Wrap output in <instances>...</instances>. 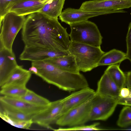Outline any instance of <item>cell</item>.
I'll return each instance as SVG.
<instances>
[{"label": "cell", "instance_id": "obj_1", "mask_svg": "<svg viewBox=\"0 0 131 131\" xmlns=\"http://www.w3.org/2000/svg\"><path fill=\"white\" fill-rule=\"evenodd\" d=\"M67 29L58 19L35 13L26 18L22 29L21 38L25 46L67 51L71 40Z\"/></svg>", "mask_w": 131, "mask_h": 131}, {"label": "cell", "instance_id": "obj_2", "mask_svg": "<svg viewBox=\"0 0 131 131\" xmlns=\"http://www.w3.org/2000/svg\"><path fill=\"white\" fill-rule=\"evenodd\" d=\"M31 64L38 69L37 75L63 90L74 92L89 87L86 79L80 73L64 71L44 61L32 62Z\"/></svg>", "mask_w": 131, "mask_h": 131}, {"label": "cell", "instance_id": "obj_3", "mask_svg": "<svg viewBox=\"0 0 131 131\" xmlns=\"http://www.w3.org/2000/svg\"><path fill=\"white\" fill-rule=\"evenodd\" d=\"M68 50L73 55L80 71L86 72L98 67L105 52L100 47H96L71 41Z\"/></svg>", "mask_w": 131, "mask_h": 131}, {"label": "cell", "instance_id": "obj_4", "mask_svg": "<svg viewBox=\"0 0 131 131\" xmlns=\"http://www.w3.org/2000/svg\"><path fill=\"white\" fill-rule=\"evenodd\" d=\"M71 41L96 47H100L103 38L96 25L88 20L69 25Z\"/></svg>", "mask_w": 131, "mask_h": 131}, {"label": "cell", "instance_id": "obj_5", "mask_svg": "<svg viewBox=\"0 0 131 131\" xmlns=\"http://www.w3.org/2000/svg\"><path fill=\"white\" fill-rule=\"evenodd\" d=\"M26 18L25 16L19 15L10 12L0 21V41L5 48L13 50L14 41L18 33L22 28Z\"/></svg>", "mask_w": 131, "mask_h": 131}, {"label": "cell", "instance_id": "obj_6", "mask_svg": "<svg viewBox=\"0 0 131 131\" xmlns=\"http://www.w3.org/2000/svg\"><path fill=\"white\" fill-rule=\"evenodd\" d=\"M93 96L82 104L62 114L56 124L61 126L72 127L82 125L89 121L91 101Z\"/></svg>", "mask_w": 131, "mask_h": 131}, {"label": "cell", "instance_id": "obj_7", "mask_svg": "<svg viewBox=\"0 0 131 131\" xmlns=\"http://www.w3.org/2000/svg\"><path fill=\"white\" fill-rule=\"evenodd\" d=\"M117 99L95 93L92 100L89 121L107 120L118 105Z\"/></svg>", "mask_w": 131, "mask_h": 131}, {"label": "cell", "instance_id": "obj_8", "mask_svg": "<svg viewBox=\"0 0 131 131\" xmlns=\"http://www.w3.org/2000/svg\"><path fill=\"white\" fill-rule=\"evenodd\" d=\"M63 107V98L50 102L45 108L33 115V123L52 129L50 125L56 123L62 115Z\"/></svg>", "mask_w": 131, "mask_h": 131}, {"label": "cell", "instance_id": "obj_9", "mask_svg": "<svg viewBox=\"0 0 131 131\" xmlns=\"http://www.w3.org/2000/svg\"><path fill=\"white\" fill-rule=\"evenodd\" d=\"M121 10L113 11H94L68 8L63 10L59 16L62 22L69 25L88 20L92 17L99 15L116 13H125Z\"/></svg>", "mask_w": 131, "mask_h": 131}, {"label": "cell", "instance_id": "obj_10", "mask_svg": "<svg viewBox=\"0 0 131 131\" xmlns=\"http://www.w3.org/2000/svg\"><path fill=\"white\" fill-rule=\"evenodd\" d=\"M131 7V0H93L83 2L81 9L94 11L118 10Z\"/></svg>", "mask_w": 131, "mask_h": 131}, {"label": "cell", "instance_id": "obj_11", "mask_svg": "<svg viewBox=\"0 0 131 131\" xmlns=\"http://www.w3.org/2000/svg\"><path fill=\"white\" fill-rule=\"evenodd\" d=\"M70 54L69 50L56 51L25 46L23 52L19 56V59L21 60L32 62L44 61L51 58Z\"/></svg>", "mask_w": 131, "mask_h": 131}, {"label": "cell", "instance_id": "obj_12", "mask_svg": "<svg viewBox=\"0 0 131 131\" xmlns=\"http://www.w3.org/2000/svg\"><path fill=\"white\" fill-rule=\"evenodd\" d=\"M13 50L0 44V86L5 83L13 71L18 66Z\"/></svg>", "mask_w": 131, "mask_h": 131}, {"label": "cell", "instance_id": "obj_13", "mask_svg": "<svg viewBox=\"0 0 131 131\" xmlns=\"http://www.w3.org/2000/svg\"><path fill=\"white\" fill-rule=\"evenodd\" d=\"M0 102V106L8 107L32 115L38 113L48 106L38 105L16 97L4 95L1 96Z\"/></svg>", "mask_w": 131, "mask_h": 131}, {"label": "cell", "instance_id": "obj_14", "mask_svg": "<svg viewBox=\"0 0 131 131\" xmlns=\"http://www.w3.org/2000/svg\"><path fill=\"white\" fill-rule=\"evenodd\" d=\"M95 93V91L94 90L88 87L74 91L63 98L62 114L68 110L83 103L92 97Z\"/></svg>", "mask_w": 131, "mask_h": 131}, {"label": "cell", "instance_id": "obj_15", "mask_svg": "<svg viewBox=\"0 0 131 131\" xmlns=\"http://www.w3.org/2000/svg\"><path fill=\"white\" fill-rule=\"evenodd\" d=\"M48 0H18L10 12L25 16L39 12Z\"/></svg>", "mask_w": 131, "mask_h": 131}, {"label": "cell", "instance_id": "obj_16", "mask_svg": "<svg viewBox=\"0 0 131 131\" xmlns=\"http://www.w3.org/2000/svg\"><path fill=\"white\" fill-rule=\"evenodd\" d=\"M120 89L106 72H104L97 84L95 94L118 99Z\"/></svg>", "mask_w": 131, "mask_h": 131}, {"label": "cell", "instance_id": "obj_17", "mask_svg": "<svg viewBox=\"0 0 131 131\" xmlns=\"http://www.w3.org/2000/svg\"><path fill=\"white\" fill-rule=\"evenodd\" d=\"M44 61L64 71L74 73H80L74 57L71 54L51 58Z\"/></svg>", "mask_w": 131, "mask_h": 131}, {"label": "cell", "instance_id": "obj_18", "mask_svg": "<svg viewBox=\"0 0 131 131\" xmlns=\"http://www.w3.org/2000/svg\"><path fill=\"white\" fill-rule=\"evenodd\" d=\"M32 73L29 70L24 68L23 66L19 65L12 72L1 89L11 85L26 86Z\"/></svg>", "mask_w": 131, "mask_h": 131}, {"label": "cell", "instance_id": "obj_19", "mask_svg": "<svg viewBox=\"0 0 131 131\" xmlns=\"http://www.w3.org/2000/svg\"><path fill=\"white\" fill-rule=\"evenodd\" d=\"M126 59V53L117 49H113L105 52L99 61L98 66L117 64L120 63Z\"/></svg>", "mask_w": 131, "mask_h": 131}, {"label": "cell", "instance_id": "obj_20", "mask_svg": "<svg viewBox=\"0 0 131 131\" xmlns=\"http://www.w3.org/2000/svg\"><path fill=\"white\" fill-rule=\"evenodd\" d=\"M65 0H48L39 11L49 17L58 19L62 12Z\"/></svg>", "mask_w": 131, "mask_h": 131}, {"label": "cell", "instance_id": "obj_21", "mask_svg": "<svg viewBox=\"0 0 131 131\" xmlns=\"http://www.w3.org/2000/svg\"><path fill=\"white\" fill-rule=\"evenodd\" d=\"M104 72L109 75L120 89L126 87V76L120 68L119 65L117 64L110 65Z\"/></svg>", "mask_w": 131, "mask_h": 131}, {"label": "cell", "instance_id": "obj_22", "mask_svg": "<svg viewBox=\"0 0 131 131\" xmlns=\"http://www.w3.org/2000/svg\"><path fill=\"white\" fill-rule=\"evenodd\" d=\"M15 97L19 98L33 104L40 106H47L50 102L47 99L37 94L29 89L25 95L20 97Z\"/></svg>", "mask_w": 131, "mask_h": 131}, {"label": "cell", "instance_id": "obj_23", "mask_svg": "<svg viewBox=\"0 0 131 131\" xmlns=\"http://www.w3.org/2000/svg\"><path fill=\"white\" fill-rule=\"evenodd\" d=\"M28 89L26 86L11 85L1 88L0 93L4 96L12 97H19L25 95Z\"/></svg>", "mask_w": 131, "mask_h": 131}, {"label": "cell", "instance_id": "obj_24", "mask_svg": "<svg viewBox=\"0 0 131 131\" xmlns=\"http://www.w3.org/2000/svg\"><path fill=\"white\" fill-rule=\"evenodd\" d=\"M119 126L124 127L131 125V107L127 106L121 110L117 122Z\"/></svg>", "mask_w": 131, "mask_h": 131}, {"label": "cell", "instance_id": "obj_25", "mask_svg": "<svg viewBox=\"0 0 131 131\" xmlns=\"http://www.w3.org/2000/svg\"><path fill=\"white\" fill-rule=\"evenodd\" d=\"M99 123H96L93 124L88 125H81L67 128H59L57 129L54 130L55 131H70L77 130H100L103 129L99 128L98 126L99 125Z\"/></svg>", "mask_w": 131, "mask_h": 131}, {"label": "cell", "instance_id": "obj_26", "mask_svg": "<svg viewBox=\"0 0 131 131\" xmlns=\"http://www.w3.org/2000/svg\"><path fill=\"white\" fill-rule=\"evenodd\" d=\"M17 0H0V21L7 13L9 12Z\"/></svg>", "mask_w": 131, "mask_h": 131}, {"label": "cell", "instance_id": "obj_27", "mask_svg": "<svg viewBox=\"0 0 131 131\" xmlns=\"http://www.w3.org/2000/svg\"><path fill=\"white\" fill-rule=\"evenodd\" d=\"M126 41L127 46V59L131 62V22L129 25Z\"/></svg>", "mask_w": 131, "mask_h": 131}, {"label": "cell", "instance_id": "obj_28", "mask_svg": "<svg viewBox=\"0 0 131 131\" xmlns=\"http://www.w3.org/2000/svg\"><path fill=\"white\" fill-rule=\"evenodd\" d=\"M118 104L131 106V89H130V92L128 96L126 97H119L117 99Z\"/></svg>", "mask_w": 131, "mask_h": 131}, {"label": "cell", "instance_id": "obj_29", "mask_svg": "<svg viewBox=\"0 0 131 131\" xmlns=\"http://www.w3.org/2000/svg\"><path fill=\"white\" fill-rule=\"evenodd\" d=\"M130 92V89L127 87L123 88L120 91L119 97L125 98L128 97Z\"/></svg>", "mask_w": 131, "mask_h": 131}, {"label": "cell", "instance_id": "obj_30", "mask_svg": "<svg viewBox=\"0 0 131 131\" xmlns=\"http://www.w3.org/2000/svg\"><path fill=\"white\" fill-rule=\"evenodd\" d=\"M125 74L126 78V86L131 89V71L127 72Z\"/></svg>", "mask_w": 131, "mask_h": 131}, {"label": "cell", "instance_id": "obj_31", "mask_svg": "<svg viewBox=\"0 0 131 131\" xmlns=\"http://www.w3.org/2000/svg\"><path fill=\"white\" fill-rule=\"evenodd\" d=\"M29 70L32 73L36 75L38 72V70L37 68L34 66L31 65V67L29 68Z\"/></svg>", "mask_w": 131, "mask_h": 131}]
</instances>
